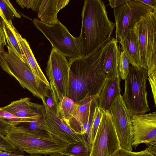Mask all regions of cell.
I'll return each mask as SVG.
<instances>
[{
  "mask_svg": "<svg viewBox=\"0 0 156 156\" xmlns=\"http://www.w3.org/2000/svg\"><path fill=\"white\" fill-rule=\"evenodd\" d=\"M90 156H109L121 148L109 111H103Z\"/></svg>",
  "mask_w": 156,
  "mask_h": 156,
  "instance_id": "obj_10",
  "label": "cell"
},
{
  "mask_svg": "<svg viewBox=\"0 0 156 156\" xmlns=\"http://www.w3.org/2000/svg\"><path fill=\"white\" fill-rule=\"evenodd\" d=\"M33 22L36 28L49 40L53 48L60 53L70 58L82 57L79 37L72 36L60 21L51 25L34 18Z\"/></svg>",
  "mask_w": 156,
  "mask_h": 156,
  "instance_id": "obj_7",
  "label": "cell"
},
{
  "mask_svg": "<svg viewBox=\"0 0 156 156\" xmlns=\"http://www.w3.org/2000/svg\"><path fill=\"white\" fill-rule=\"evenodd\" d=\"M41 0H17L16 2L22 8L31 9L37 12Z\"/></svg>",
  "mask_w": 156,
  "mask_h": 156,
  "instance_id": "obj_32",
  "label": "cell"
},
{
  "mask_svg": "<svg viewBox=\"0 0 156 156\" xmlns=\"http://www.w3.org/2000/svg\"><path fill=\"white\" fill-rule=\"evenodd\" d=\"M7 45L5 34L2 28L0 27V53L5 51L4 47Z\"/></svg>",
  "mask_w": 156,
  "mask_h": 156,
  "instance_id": "obj_36",
  "label": "cell"
},
{
  "mask_svg": "<svg viewBox=\"0 0 156 156\" xmlns=\"http://www.w3.org/2000/svg\"><path fill=\"white\" fill-rule=\"evenodd\" d=\"M42 101L44 106L56 115L60 102L56 94L50 86L45 88Z\"/></svg>",
  "mask_w": 156,
  "mask_h": 156,
  "instance_id": "obj_24",
  "label": "cell"
},
{
  "mask_svg": "<svg viewBox=\"0 0 156 156\" xmlns=\"http://www.w3.org/2000/svg\"><path fill=\"white\" fill-rule=\"evenodd\" d=\"M77 104L67 97H64L59 103L56 115L66 122L73 115Z\"/></svg>",
  "mask_w": 156,
  "mask_h": 156,
  "instance_id": "obj_23",
  "label": "cell"
},
{
  "mask_svg": "<svg viewBox=\"0 0 156 156\" xmlns=\"http://www.w3.org/2000/svg\"><path fill=\"white\" fill-rule=\"evenodd\" d=\"M139 1L156 11V0H139Z\"/></svg>",
  "mask_w": 156,
  "mask_h": 156,
  "instance_id": "obj_38",
  "label": "cell"
},
{
  "mask_svg": "<svg viewBox=\"0 0 156 156\" xmlns=\"http://www.w3.org/2000/svg\"><path fill=\"white\" fill-rule=\"evenodd\" d=\"M103 112L98 105L95 108L90 132V144L91 146L98 129Z\"/></svg>",
  "mask_w": 156,
  "mask_h": 156,
  "instance_id": "obj_27",
  "label": "cell"
},
{
  "mask_svg": "<svg viewBox=\"0 0 156 156\" xmlns=\"http://www.w3.org/2000/svg\"><path fill=\"white\" fill-rule=\"evenodd\" d=\"M50 156H69L60 153H55L50 155Z\"/></svg>",
  "mask_w": 156,
  "mask_h": 156,
  "instance_id": "obj_40",
  "label": "cell"
},
{
  "mask_svg": "<svg viewBox=\"0 0 156 156\" xmlns=\"http://www.w3.org/2000/svg\"><path fill=\"white\" fill-rule=\"evenodd\" d=\"M7 46L8 51L0 53V66L2 69L15 78L24 89L42 100L46 87L49 86L37 78L27 64L11 48Z\"/></svg>",
  "mask_w": 156,
  "mask_h": 156,
  "instance_id": "obj_4",
  "label": "cell"
},
{
  "mask_svg": "<svg viewBox=\"0 0 156 156\" xmlns=\"http://www.w3.org/2000/svg\"><path fill=\"white\" fill-rule=\"evenodd\" d=\"M129 61L124 52H121L120 59L118 67V73L120 78L124 80L129 71Z\"/></svg>",
  "mask_w": 156,
  "mask_h": 156,
  "instance_id": "obj_29",
  "label": "cell"
},
{
  "mask_svg": "<svg viewBox=\"0 0 156 156\" xmlns=\"http://www.w3.org/2000/svg\"><path fill=\"white\" fill-rule=\"evenodd\" d=\"M15 126L6 120L0 119V134L5 136Z\"/></svg>",
  "mask_w": 156,
  "mask_h": 156,
  "instance_id": "obj_33",
  "label": "cell"
},
{
  "mask_svg": "<svg viewBox=\"0 0 156 156\" xmlns=\"http://www.w3.org/2000/svg\"><path fill=\"white\" fill-rule=\"evenodd\" d=\"M44 107V115L50 135L68 144L79 143L91 147L86 142L83 135L75 132L64 120Z\"/></svg>",
  "mask_w": 156,
  "mask_h": 156,
  "instance_id": "obj_13",
  "label": "cell"
},
{
  "mask_svg": "<svg viewBox=\"0 0 156 156\" xmlns=\"http://www.w3.org/2000/svg\"><path fill=\"white\" fill-rule=\"evenodd\" d=\"M46 71L50 87L55 92L60 102L67 95L69 62L66 56L52 48Z\"/></svg>",
  "mask_w": 156,
  "mask_h": 156,
  "instance_id": "obj_9",
  "label": "cell"
},
{
  "mask_svg": "<svg viewBox=\"0 0 156 156\" xmlns=\"http://www.w3.org/2000/svg\"><path fill=\"white\" fill-rule=\"evenodd\" d=\"M122 51L132 66L141 67L139 47L133 28H132L126 37L119 42Z\"/></svg>",
  "mask_w": 156,
  "mask_h": 156,
  "instance_id": "obj_20",
  "label": "cell"
},
{
  "mask_svg": "<svg viewBox=\"0 0 156 156\" xmlns=\"http://www.w3.org/2000/svg\"><path fill=\"white\" fill-rule=\"evenodd\" d=\"M44 112L43 116L38 120L20 123L16 126H21L36 135L42 136L50 135L48 132Z\"/></svg>",
  "mask_w": 156,
  "mask_h": 156,
  "instance_id": "obj_22",
  "label": "cell"
},
{
  "mask_svg": "<svg viewBox=\"0 0 156 156\" xmlns=\"http://www.w3.org/2000/svg\"><path fill=\"white\" fill-rule=\"evenodd\" d=\"M120 78L106 79L99 96L98 106L103 111L110 112V108L116 98L120 94Z\"/></svg>",
  "mask_w": 156,
  "mask_h": 156,
  "instance_id": "obj_18",
  "label": "cell"
},
{
  "mask_svg": "<svg viewBox=\"0 0 156 156\" xmlns=\"http://www.w3.org/2000/svg\"><path fill=\"white\" fill-rule=\"evenodd\" d=\"M0 17L5 22H9L14 17L20 18L21 16L8 0H0Z\"/></svg>",
  "mask_w": 156,
  "mask_h": 156,
  "instance_id": "obj_25",
  "label": "cell"
},
{
  "mask_svg": "<svg viewBox=\"0 0 156 156\" xmlns=\"http://www.w3.org/2000/svg\"><path fill=\"white\" fill-rule=\"evenodd\" d=\"M6 138L22 154L51 155L61 153L68 144L48 135H37L24 128L15 126L5 135Z\"/></svg>",
  "mask_w": 156,
  "mask_h": 156,
  "instance_id": "obj_3",
  "label": "cell"
},
{
  "mask_svg": "<svg viewBox=\"0 0 156 156\" xmlns=\"http://www.w3.org/2000/svg\"><path fill=\"white\" fill-rule=\"evenodd\" d=\"M2 108L18 117L28 119L40 118L44 110V105L32 102L28 97L13 101Z\"/></svg>",
  "mask_w": 156,
  "mask_h": 156,
  "instance_id": "obj_15",
  "label": "cell"
},
{
  "mask_svg": "<svg viewBox=\"0 0 156 156\" xmlns=\"http://www.w3.org/2000/svg\"><path fill=\"white\" fill-rule=\"evenodd\" d=\"M69 0H41L37 11V16L41 22L48 24H54L59 21L58 12L65 7Z\"/></svg>",
  "mask_w": 156,
  "mask_h": 156,
  "instance_id": "obj_17",
  "label": "cell"
},
{
  "mask_svg": "<svg viewBox=\"0 0 156 156\" xmlns=\"http://www.w3.org/2000/svg\"><path fill=\"white\" fill-rule=\"evenodd\" d=\"M113 122L121 148L132 151L133 138L131 113L128 109L120 94L110 108Z\"/></svg>",
  "mask_w": 156,
  "mask_h": 156,
  "instance_id": "obj_11",
  "label": "cell"
},
{
  "mask_svg": "<svg viewBox=\"0 0 156 156\" xmlns=\"http://www.w3.org/2000/svg\"><path fill=\"white\" fill-rule=\"evenodd\" d=\"M2 29L7 42V46L11 48L23 60L16 34L17 30L13 25L12 20L6 22L3 21Z\"/></svg>",
  "mask_w": 156,
  "mask_h": 156,
  "instance_id": "obj_21",
  "label": "cell"
},
{
  "mask_svg": "<svg viewBox=\"0 0 156 156\" xmlns=\"http://www.w3.org/2000/svg\"><path fill=\"white\" fill-rule=\"evenodd\" d=\"M39 119H34L20 118L6 111L3 110L2 107H0V119L6 120L14 125L15 126L20 123L31 122L37 120Z\"/></svg>",
  "mask_w": 156,
  "mask_h": 156,
  "instance_id": "obj_28",
  "label": "cell"
},
{
  "mask_svg": "<svg viewBox=\"0 0 156 156\" xmlns=\"http://www.w3.org/2000/svg\"><path fill=\"white\" fill-rule=\"evenodd\" d=\"M91 147L82 144H69L60 153L69 156H90Z\"/></svg>",
  "mask_w": 156,
  "mask_h": 156,
  "instance_id": "obj_26",
  "label": "cell"
},
{
  "mask_svg": "<svg viewBox=\"0 0 156 156\" xmlns=\"http://www.w3.org/2000/svg\"><path fill=\"white\" fill-rule=\"evenodd\" d=\"M109 156H154L147 149L138 152H134L120 148Z\"/></svg>",
  "mask_w": 156,
  "mask_h": 156,
  "instance_id": "obj_30",
  "label": "cell"
},
{
  "mask_svg": "<svg viewBox=\"0 0 156 156\" xmlns=\"http://www.w3.org/2000/svg\"><path fill=\"white\" fill-rule=\"evenodd\" d=\"M133 146L140 144L147 146L156 142V112L142 114H131Z\"/></svg>",
  "mask_w": 156,
  "mask_h": 156,
  "instance_id": "obj_12",
  "label": "cell"
},
{
  "mask_svg": "<svg viewBox=\"0 0 156 156\" xmlns=\"http://www.w3.org/2000/svg\"><path fill=\"white\" fill-rule=\"evenodd\" d=\"M16 34L24 61L30 67L34 75L47 86L49 83L37 62L28 42L17 31Z\"/></svg>",
  "mask_w": 156,
  "mask_h": 156,
  "instance_id": "obj_19",
  "label": "cell"
},
{
  "mask_svg": "<svg viewBox=\"0 0 156 156\" xmlns=\"http://www.w3.org/2000/svg\"><path fill=\"white\" fill-rule=\"evenodd\" d=\"M154 11L139 0H130L114 9L115 39L119 42L123 40L131 30L143 17Z\"/></svg>",
  "mask_w": 156,
  "mask_h": 156,
  "instance_id": "obj_8",
  "label": "cell"
},
{
  "mask_svg": "<svg viewBox=\"0 0 156 156\" xmlns=\"http://www.w3.org/2000/svg\"><path fill=\"white\" fill-rule=\"evenodd\" d=\"M0 147L2 148L4 151L23 154L16 149L4 135L1 134H0Z\"/></svg>",
  "mask_w": 156,
  "mask_h": 156,
  "instance_id": "obj_31",
  "label": "cell"
},
{
  "mask_svg": "<svg viewBox=\"0 0 156 156\" xmlns=\"http://www.w3.org/2000/svg\"><path fill=\"white\" fill-rule=\"evenodd\" d=\"M0 151H4L3 150L2 148H1L0 147Z\"/></svg>",
  "mask_w": 156,
  "mask_h": 156,
  "instance_id": "obj_42",
  "label": "cell"
},
{
  "mask_svg": "<svg viewBox=\"0 0 156 156\" xmlns=\"http://www.w3.org/2000/svg\"><path fill=\"white\" fill-rule=\"evenodd\" d=\"M130 0H109V5L114 9L129 2Z\"/></svg>",
  "mask_w": 156,
  "mask_h": 156,
  "instance_id": "obj_35",
  "label": "cell"
},
{
  "mask_svg": "<svg viewBox=\"0 0 156 156\" xmlns=\"http://www.w3.org/2000/svg\"><path fill=\"white\" fill-rule=\"evenodd\" d=\"M118 42L115 38H111L103 48L99 57L100 68L106 79L119 76L118 67L121 51Z\"/></svg>",
  "mask_w": 156,
  "mask_h": 156,
  "instance_id": "obj_14",
  "label": "cell"
},
{
  "mask_svg": "<svg viewBox=\"0 0 156 156\" xmlns=\"http://www.w3.org/2000/svg\"><path fill=\"white\" fill-rule=\"evenodd\" d=\"M148 147L146 148L148 151L152 154L154 156L156 155V142H152L148 146Z\"/></svg>",
  "mask_w": 156,
  "mask_h": 156,
  "instance_id": "obj_39",
  "label": "cell"
},
{
  "mask_svg": "<svg viewBox=\"0 0 156 156\" xmlns=\"http://www.w3.org/2000/svg\"><path fill=\"white\" fill-rule=\"evenodd\" d=\"M139 47L141 67L148 76L156 71V11L143 17L133 27Z\"/></svg>",
  "mask_w": 156,
  "mask_h": 156,
  "instance_id": "obj_6",
  "label": "cell"
},
{
  "mask_svg": "<svg viewBox=\"0 0 156 156\" xmlns=\"http://www.w3.org/2000/svg\"><path fill=\"white\" fill-rule=\"evenodd\" d=\"M0 156H44L40 154H30L24 155L23 154L10 153L0 151Z\"/></svg>",
  "mask_w": 156,
  "mask_h": 156,
  "instance_id": "obj_37",
  "label": "cell"
},
{
  "mask_svg": "<svg viewBox=\"0 0 156 156\" xmlns=\"http://www.w3.org/2000/svg\"><path fill=\"white\" fill-rule=\"evenodd\" d=\"M81 16L78 37L82 57H85L112 38L115 24L109 19L105 3L101 0H84Z\"/></svg>",
  "mask_w": 156,
  "mask_h": 156,
  "instance_id": "obj_2",
  "label": "cell"
},
{
  "mask_svg": "<svg viewBox=\"0 0 156 156\" xmlns=\"http://www.w3.org/2000/svg\"><path fill=\"white\" fill-rule=\"evenodd\" d=\"M2 20L0 17V27L2 28Z\"/></svg>",
  "mask_w": 156,
  "mask_h": 156,
  "instance_id": "obj_41",
  "label": "cell"
},
{
  "mask_svg": "<svg viewBox=\"0 0 156 156\" xmlns=\"http://www.w3.org/2000/svg\"><path fill=\"white\" fill-rule=\"evenodd\" d=\"M109 40L87 56L70 58L67 97L75 103L86 97L99 96L106 80L100 68L99 57Z\"/></svg>",
  "mask_w": 156,
  "mask_h": 156,
  "instance_id": "obj_1",
  "label": "cell"
},
{
  "mask_svg": "<svg viewBox=\"0 0 156 156\" xmlns=\"http://www.w3.org/2000/svg\"><path fill=\"white\" fill-rule=\"evenodd\" d=\"M96 97H86L76 103L77 106L73 115L65 122L76 133L83 136L85 133L90 116L91 103Z\"/></svg>",
  "mask_w": 156,
  "mask_h": 156,
  "instance_id": "obj_16",
  "label": "cell"
},
{
  "mask_svg": "<svg viewBox=\"0 0 156 156\" xmlns=\"http://www.w3.org/2000/svg\"><path fill=\"white\" fill-rule=\"evenodd\" d=\"M147 69L131 66L125 79L122 99L128 109L133 114H145L150 110L147 100Z\"/></svg>",
  "mask_w": 156,
  "mask_h": 156,
  "instance_id": "obj_5",
  "label": "cell"
},
{
  "mask_svg": "<svg viewBox=\"0 0 156 156\" xmlns=\"http://www.w3.org/2000/svg\"><path fill=\"white\" fill-rule=\"evenodd\" d=\"M148 80L150 85L154 103L156 106V71L148 76Z\"/></svg>",
  "mask_w": 156,
  "mask_h": 156,
  "instance_id": "obj_34",
  "label": "cell"
}]
</instances>
